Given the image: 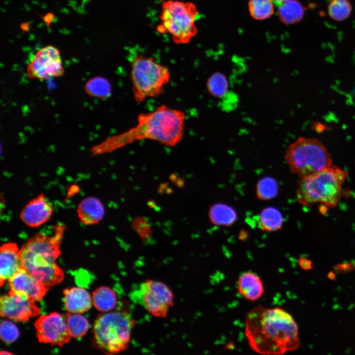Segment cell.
Here are the masks:
<instances>
[{"instance_id":"cell-1","label":"cell","mask_w":355,"mask_h":355,"mask_svg":"<svg viewBox=\"0 0 355 355\" xmlns=\"http://www.w3.org/2000/svg\"><path fill=\"white\" fill-rule=\"evenodd\" d=\"M245 333L251 350L261 355H282L300 345L296 321L280 307L252 308L246 315Z\"/></svg>"},{"instance_id":"cell-2","label":"cell","mask_w":355,"mask_h":355,"mask_svg":"<svg viewBox=\"0 0 355 355\" xmlns=\"http://www.w3.org/2000/svg\"><path fill=\"white\" fill-rule=\"evenodd\" d=\"M185 120V115L182 110L161 105L152 111L139 114L134 127L107 138L92 149V154L112 152L135 142L146 139L167 146H175L183 138Z\"/></svg>"},{"instance_id":"cell-3","label":"cell","mask_w":355,"mask_h":355,"mask_svg":"<svg viewBox=\"0 0 355 355\" xmlns=\"http://www.w3.org/2000/svg\"><path fill=\"white\" fill-rule=\"evenodd\" d=\"M66 226L59 223L53 233L37 232L29 238L20 248L23 268L37 280L50 286L63 280V271L55 263L61 251V244Z\"/></svg>"},{"instance_id":"cell-4","label":"cell","mask_w":355,"mask_h":355,"mask_svg":"<svg viewBox=\"0 0 355 355\" xmlns=\"http://www.w3.org/2000/svg\"><path fill=\"white\" fill-rule=\"evenodd\" d=\"M347 175L337 166H331L300 178L296 189L297 200L307 206L316 203L335 206L341 197L342 184Z\"/></svg>"},{"instance_id":"cell-5","label":"cell","mask_w":355,"mask_h":355,"mask_svg":"<svg viewBox=\"0 0 355 355\" xmlns=\"http://www.w3.org/2000/svg\"><path fill=\"white\" fill-rule=\"evenodd\" d=\"M135 320L129 313L107 312L99 316L93 326L94 342L106 354L124 351L128 347Z\"/></svg>"},{"instance_id":"cell-6","label":"cell","mask_w":355,"mask_h":355,"mask_svg":"<svg viewBox=\"0 0 355 355\" xmlns=\"http://www.w3.org/2000/svg\"><path fill=\"white\" fill-rule=\"evenodd\" d=\"M130 77L134 100L142 102L148 98H156L164 92L171 79L166 66L157 63L152 57L139 54L130 60Z\"/></svg>"},{"instance_id":"cell-7","label":"cell","mask_w":355,"mask_h":355,"mask_svg":"<svg viewBox=\"0 0 355 355\" xmlns=\"http://www.w3.org/2000/svg\"><path fill=\"white\" fill-rule=\"evenodd\" d=\"M284 159L292 174L300 178L332 166L330 153L316 138L299 137L287 147Z\"/></svg>"},{"instance_id":"cell-8","label":"cell","mask_w":355,"mask_h":355,"mask_svg":"<svg viewBox=\"0 0 355 355\" xmlns=\"http://www.w3.org/2000/svg\"><path fill=\"white\" fill-rule=\"evenodd\" d=\"M199 17L195 5L190 2L169 0L162 4L158 31L169 34L176 44H185L196 35V21Z\"/></svg>"},{"instance_id":"cell-9","label":"cell","mask_w":355,"mask_h":355,"mask_svg":"<svg viewBox=\"0 0 355 355\" xmlns=\"http://www.w3.org/2000/svg\"><path fill=\"white\" fill-rule=\"evenodd\" d=\"M132 299L153 317L164 318L174 305V296L164 283L146 280L132 292Z\"/></svg>"},{"instance_id":"cell-10","label":"cell","mask_w":355,"mask_h":355,"mask_svg":"<svg viewBox=\"0 0 355 355\" xmlns=\"http://www.w3.org/2000/svg\"><path fill=\"white\" fill-rule=\"evenodd\" d=\"M64 72L60 52L52 46H46L38 51L27 70L29 78L38 80L59 77L63 75Z\"/></svg>"},{"instance_id":"cell-11","label":"cell","mask_w":355,"mask_h":355,"mask_svg":"<svg viewBox=\"0 0 355 355\" xmlns=\"http://www.w3.org/2000/svg\"><path fill=\"white\" fill-rule=\"evenodd\" d=\"M35 326L36 337L41 343L62 347L70 341L71 337L66 317L56 312L40 316Z\"/></svg>"},{"instance_id":"cell-12","label":"cell","mask_w":355,"mask_h":355,"mask_svg":"<svg viewBox=\"0 0 355 355\" xmlns=\"http://www.w3.org/2000/svg\"><path fill=\"white\" fill-rule=\"evenodd\" d=\"M35 302L24 295L10 290L0 297V316L16 321H27L40 314V309Z\"/></svg>"},{"instance_id":"cell-13","label":"cell","mask_w":355,"mask_h":355,"mask_svg":"<svg viewBox=\"0 0 355 355\" xmlns=\"http://www.w3.org/2000/svg\"><path fill=\"white\" fill-rule=\"evenodd\" d=\"M8 285L10 291L35 302L41 300L49 289L23 268L8 280Z\"/></svg>"},{"instance_id":"cell-14","label":"cell","mask_w":355,"mask_h":355,"mask_svg":"<svg viewBox=\"0 0 355 355\" xmlns=\"http://www.w3.org/2000/svg\"><path fill=\"white\" fill-rule=\"evenodd\" d=\"M54 212L53 205L43 194L28 202L20 212V219L29 227L36 228L47 222Z\"/></svg>"},{"instance_id":"cell-15","label":"cell","mask_w":355,"mask_h":355,"mask_svg":"<svg viewBox=\"0 0 355 355\" xmlns=\"http://www.w3.org/2000/svg\"><path fill=\"white\" fill-rule=\"evenodd\" d=\"M22 268L20 249L17 245L14 243L2 244L0 248V286Z\"/></svg>"},{"instance_id":"cell-16","label":"cell","mask_w":355,"mask_h":355,"mask_svg":"<svg viewBox=\"0 0 355 355\" xmlns=\"http://www.w3.org/2000/svg\"><path fill=\"white\" fill-rule=\"evenodd\" d=\"M237 288L239 293L246 299L255 302L263 295L265 290L260 277L252 271L241 274L237 281Z\"/></svg>"},{"instance_id":"cell-17","label":"cell","mask_w":355,"mask_h":355,"mask_svg":"<svg viewBox=\"0 0 355 355\" xmlns=\"http://www.w3.org/2000/svg\"><path fill=\"white\" fill-rule=\"evenodd\" d=\"M76 213L79 221L84 225L98 224L103 219L105 212L101 201L94 197H88L79 203Z\"/></svg>"},{"instance_id":"cell-18","label":"cell","mask_w":355,"mask_h":355,"mask_svg":"<svg viewBox=\"0 0 355 355\" xmlns=\"http://www.w3.org/2000/svg\"><path fill=\"white\" fill-rule=\"evenodd\" d=\"M63 293L65 307L70 313L81 314L91 308L92 298L83 288L74 287L66 289Z\"/></svg>"},{"instance_id":"cell-19","label":"cell","mask_w":355,"mask_h":355,"mask_svg":"<svg viewBox=\"0 0 355 355\" xmlns=\"http://www.w3.org/2000/svg\"><path fill=\"white\" fill-rule=\"evenodd\" d=\"M209 216L212 223L217 226H231L237 219V213L232 207L220 203L210 207Z\"/></svg>"},{"instance_id":"cell-20","label":"cell","mask_w":355,"mask_h":355,"mask_svg":"<svg viewBox=\"0 0 355 355\" xmlns=\"http://www.w3.org/2000/svg\"><path fill=\"white\" fill-rule=\"evenodd\" d=\"M92 301L97 310L107 312L113 310L116 307L117 297L115 292L111 288L107 286H101L93 292Z\"/></svg>"},{"instance_id":"cell-21","label":"cell","mask_w":355,"mask_h":355,"mask_svg":"<svg viewBox=\"0 0 355 355\" xmlns=\"http://www.w3.org/2000/svg\"><path fill=\"white\" fill-rule=\"evenodd\" d=\"M284 217L279 210L269 207L260 212L258 217V224L260 229L268 232H275L282 229Z\"/></svg>"},{"instance_id":"cell-22","label":"cell","mask_w":355,"mask_h":355,"mask_svg":"<svg viewBox=\"0 0 355 355\" xmlns=\"http://www.w3.org/2000/svg\"><path fill=\"white\" fill-rule=\"evenodd\" d=\"M280 7V16L285 23H297L304 16V7L298 0H289Z\"/></svg>"},{"instance_id":"cell-23","label":"cell","mask_w":355,"mask_h":355,"mask_svg":"<svg viewBox=\"0 0 355 355\" xmlns=\"http://www.w3.org/2000/svg\"><path fill=\"white\" fill-rule=\"evenodd\" d=\"M66 320L68 329L71 337L80 338L87 333L89 328L88 321L86 318L80 314L68 313Z\"/></svg>"},{"instance_id":"cell-24","label":"cell","mask_w":355,"mask_h":355,"mask_svg":"<svg viewBox=\"0 0 355 355\" xmlns=\"http://www.w3.org/2000/svg\"><path fill=\"white\" fill-rule=\"evenodd\" d=\"M85 89L91 96L101 99L107 98L111 94L110 82L102 77H96L89 80Z\"/></svg>"},{"instance_id":"cell-25","label":"cell","mask_w":355,"mask_h":355,"mask_svg":"<svg viewBox=\"0 0 355 355\" xmlns=\"http://www.w3.org/2000/svg\"><path fill=\"white\" fill-rule=\"evenodd\" d=\"M352 6L349 0H330L327 6L329 16L336 21H343L351 15Z\"/></svg>"},{"instance_id":"cell-26","label":"cell","mask_w":355,"mask_h":355,"mask_svg":"<svg viewBox=\"0 0 355 355\" xmlns=\"http://www.w3.org/2000/svg\"><path fill=\"white\" fill-rule=\"evenodd\" d=\"M278 189V183L274 178L271 177L263 178L256 184V196L262 201L269 200L277 196Z\"/></svg>"},{"instance_id":"cell-27","label":"cell","mask_w":355,"mask_h":355,"mask_svg":"<svg viewBox=\"0 0 355 355\" xmlns=\"http://www.w3.org/2000/svg\"><path fill=\"white\" fill-rule=\"evenodd\" d=\"M207 89L212 96L220 98L227 92L228 83L225 76L219 72H215L208 79L206 83Z\"/></svg>"},{"instance_id":"cell-28","label":"cell","mask_w":355,"mask_h":355,"mask_svg":"<svg viewBox=\"0 0 355 355\" xmlns=\"http://www.w3.org/2000/svg\"><path fill=\"white\" fill-rule=\"evenodd\" d=\"M273 3L272 0H249L250 13L255 19H267L273 13Z\"/></svg>"},{"instance_id":"cell-29","label":"cell","mask_w":355,"mask_h":355,"mask_svg":"<svg viewBox=\"0 0 355 355\" xmlns=\"http://www.w3.org/2000/svg\"><path fill=\"white\" fill-rule=\"evenodd\" d=\"M19 336V331L13 323L9 320H4L0 324V337L1 340L6 344H11L15 342Z\"/></svg>"},{"instance_id":"cell-30","label":"cell","mask_w":355,"mask_h":355,"mask_svg":"<svg viewBox=\"0 0 355 355\" xmlns=\"http://www.w3.org/2000/svg\"><path fill=\"white\" fill-rule=\"evenodd\" d=\"M298 262L300 267L305 270H308L312 268V261L305 257H301Z\"/></svg>"},{"instance_id":"cell-31","label":"cell","mask_w":355,"mask_h":355,"mask_svg":"<svg viewBox=\"0 0 355 355\" xmlns=\"http://www.w3.org/2000/svg\"><path fill=\"white\" fill-rule=\"evenodd\" d=\"M54 16L52 14L48 13L44 17V20L46 23L49 24L53 20Z\"/></svg>"},{"instance_id":"cell-32","label":"cell","mask_w":355,"mask_h":355,"mask_svg":"<svg viewBox=\"0 0 355 355\" xmlns=\"http://www.w3.org/2000/svg\"><path fill=\"white\" fill-rule=\"evenodd\" d=\"M274 4L277 6H280L289 0H272Z\"/></svg>"},{"instance_id":"cell-33","label":"cell","mask_w":355,"mask_h":355,"mask_svg":"<svg viewBox=\"0 0 355 355\" xmlns=\"http://www.w3.org/2000/svg\"><path fill=\"white\" fill-rule=\"evenodd\" d=\"M21 27L23 31H27L29 28V24H28V23H24L22 24Z\"/></svg>"},{"instance_id":"cell-34","label":"cell","mask_w":355,"mask_h":355,"mask_svg":"<svg viewBox=\"0 0 355 355\" xmlns=\"http://www.w3.org/2000/svg\"><path fill=\"white\" fill-rule=\"evenodd\" d=\"M0 354L1 355H12V353H9V352H7V351H2V352H0Z\"/></svg>"},{"instance_id":"cell-35","label":"cell","mask_w":355,"mask_h":355,"mask_svg":"<svg viewBox=\"0 0 355 355\" xmlns=\"http://www.w3.org/2000/svg\"><path fill=\"white\" fill-rule=\"evenodd\" d=\"M226 347H227L228 349H232L234 347L233 346V344L231 343H229Z\"/></svg>"}]
</instances>
